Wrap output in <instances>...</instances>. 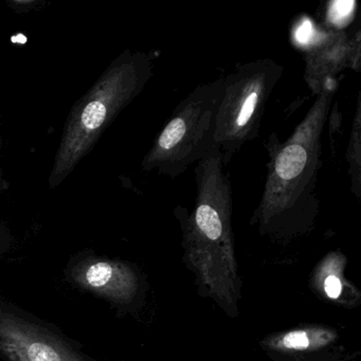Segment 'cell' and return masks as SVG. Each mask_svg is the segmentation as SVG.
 Returning <instances> with one entry per match:
<instances>
[{"label":"cell","mask_w":361,"mask_h":361,"mask_svg":"<svg viewBox=\"0 0 361 361\" xmlns=\"http://www.w3.org/2000/svg\"><path fill=\"white\" fill-rule=\"evenodd\" d=\"M336 90L337 82L329 81L285 142H280L276 134H271L266 142L269 159L257 210L263 225H287L312 219L316 214L320 200L321 139Z\"/></svg>","instance_id":"1"},{"label":"cell","mask_w":361,"mask_h":361,"mask_svg":"<svg viewBox=\"0 0 361 361\" xmlns=\"http://www.w3.org/2000/svg\"><path fill=\"white\" fill-rule=\"evenodd\" d=\"M152 75L151 56L128 50L101 75L69 116L50 175L51 188L66 178L118 114L141 94Z\"/></svg>","instance_id":"2"},{"label":"cell","mask_w":361,"mask_h":361,"mask_svg":"<svg viewBox=\"0 0 361 361\" xmlns=\"http://www.w3.org/2000/svg\"><path fill=\"white\" fill-rule=\"evenodd\" d=\"M223 90L224 78L200 84L175 107L143 158V171L175 179L216 147L215 115Z\"/></svg>","instance_id":"3"},{"label":"cell","mask_w":361,"mask_h":361,"mask_svg":"<svg viewBox=\"0 0 361 361\" xmlns=\"http://www.w3.org/2000/svg\"><path fill=\"white\" fill-rule=\"evenodd\" d=\"M284 67L271 59L238 65L224 78V90L215 115L214 142L223 164L259 137L262 120Z\"/></svg>","instance_id":"4"},{"label":"cell","mask_w":361,"mask_h":361,"mask_svg":"<svg viewBox=\"0 0 361 361\" xmlns=\"http://www.w3.org/2000/svg\"><path fill=\"white\" fill-rule=\"evenodd\" d=\"M360 30L353 35L342 31L319 33L304 49V81L314 96L346 68L360 71Z\"/></svg>","instance_id":"5"},{"label":"cell","mask_w":361,"mask_h":361,"mask_svg":"<svg viewBox=\"0 0 361 361\" xmlns=\"http://www.w3.org/2000/svg\"><path fill=\"white\" fill-rule=\"evenodd\" d=\"M0 350L16 361H80L50 336L9 318L0 319Z\"/></svg>","instance_id":"6"},{"label":"cell","mask_w":361,"mask_h":361,"mask_svg":"<svg viewBox=\"0 0 361 361\" xmlns=\"http://www.w3.org/2000/svg\"><path fill=\"white\" fill-rule=\"evenodd\" d=\"M81 280L98 293L121 295L128 288V276L123 270L109 262L96 261L82 270Z\"/></svg>","instance_id":"7"},{"label":"cell","mask_w":361,"mask_h":361,"mask_svg":"<svg viewBox=\"0 0 361 361\" xmlns=\"http://www.w3.org/2000/svg\"><path fill=\"white\" fill-rule=\"evenodd\" d=\"M361 94L357 97L356 111L353 120L352 133L348 142L346 159L348 164V174L352 183V192L357 198L361 194Z\"/></svg>","instance_id":"8"},{"label":"cell","mask_w":361,"mask_h":361,"mask_svg":"<svg viewBox=\"0 0 361 361\" xmlns=\"http://www.w3.org/2000/svg\"><path fill=\"white\" fill-rule=\"evenodd\" d=\"M310 338L305 331H291L283 338V345L290 350H305L310 346Z\"/></svg>","instance_id":"9"},{"label":"cell","mask_w":361,"mask_h":361,"mask_svg":"<svg viewBox=\"0 0 361 361\" xmlns=\"http://www.w3.org/2000/svg\"><path fill=\"white\" fill-rule=\"evenodd\" d=\"M324 288L325 293H326V295H329V298H331V299H337L340 293H341V282H340L337 276H329V278L325 280Z\"/></svg>","instance_id":"10"}]
</instances>
